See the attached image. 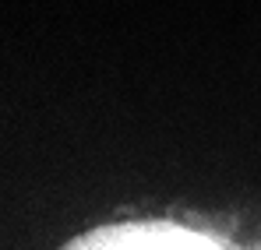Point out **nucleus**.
<instances>
[{
  "mask_svg": "<svg viewBox=\"0 0 261 250\" xmlns=\"http://www.w3.org/2000/svg\"><path fill=\"white\" fill-rule=\"evenodd\" d=\"M36 250H244L226 218L205 205L113 208L74 222Z\"/></svg>",
  "mask_w": 261,
  "mask_h": 250,
  "instance_id": "f257e3e1",
  "label": "nucleus"
}]
</instances>
